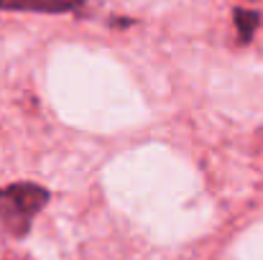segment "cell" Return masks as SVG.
<instances>
[{"label": "cell", "instance_id": "1", "mask_svg": "<svg viewBox=\"0 0 263 260\" xmlns=\"http://www.w3.org/2000/svg\"><path fill=\"white\" fill-rule=\"evenodd\" d=\"M46 199L49 194L36 184H10L0 189V222L10 235L23 237Z\"/></svg>", "mask_w": 263, "mask_h": 260}, {"label": "cell", "instance_id": "2", "mask_svg": "<svg viewBox=\"0 0 263 260\" xmlns=\"http://www.w3.org/2000/svg\"><path fill=\"white\" fill-rule=\"evenodd\" d=\"M82 0H0V10H36V13H64L74 10Z\"/></svg>", "mask_w": 263, "mask_h": 260}]
</instances>
